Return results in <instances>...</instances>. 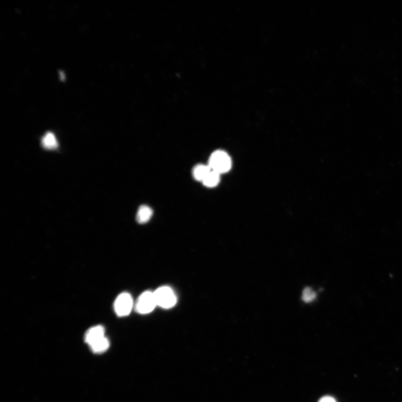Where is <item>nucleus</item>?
<instances>
[{
  "label": "nucleus",
  "mask_w": 402,
  "mask_h": 402,
  "mask_svg": "<svg viewBox=\"0 0 402 402\" xmlns=\"http://www.w3.org/2000/svg\"><path fill=\"white\" fill-rule=\"evenodd\" d=\"M208 165L211 170L221 175L231 170L232 166V159L225 152L216 151L211 155Z\"/></svg>",
  "instance_id": "f257e3e1"
},
{
  "label": "nucleus",
  "mask_w": 402,
  "mask_h": 402,
  "mask_svg": "<svg viewBox=\"0 0 402 402\" xmlns=\"http://www.w3.org/2000/svg\"><path fill=\"white\" fill-rule=\"evenodd\" d=\"M157 306L168 309L173 307L177 303V297L170 287H160L154 292Z\"/></svg>",
  "instance_id": "f03ea898"
},
{
  "label": "nucleus",
  "mask_w": 402,
  "mask_h": 402,
  "mask_svg": "<svg viewBox=\"0 0 402 402\" xmlns=\"http://www.w3.org/2000/svg\"><path fill=\"white\" fill-rule=\"evenodd\" d=\"M157 306L154 292H143L137 299L135 304L136 311L141 314H147L153 311Z\"/></svg>",
  "instance_id": "7ed1b4c3"
},
{
  "label": "nucleus",
  "mask_w": 402,
  "mask_h": 402,
  "mask_svg": "<svg viewBox=\"0 0 402 402\" xmlns=\"http://www.w3.org/2000/svg\"><path fill=\"white\" fill-rule=\"evenodd\" d=\"M133 307V298L128 293L120 295L114 303V311L120 317L129 314Z\"/></svg>",
  "instance_id": "20e7f679"
},
{
  "label": "nucleus",
  "mask_w": 402,
  "mask_h": 402,
  "mask_svg": "<svg viewBox=\"0 0 402 402\" xmlns=\"http://www.w3.org/2000/svg\"><path fill=\"white\" fill-rule=\"evenodd\" d=\"M105 329L102 326H97L90 329L85 335V342L91 346L105 336Z\"/></svg>",
  "instance_id": "39448f33"
},
{
  "label": "nucleus",
  "mask_w": 402,
  "mask_h": 402,
  "mask_svg": "<svg viewBox=\"0 0 402 402\" xmlns=\"http://www.w3.org/2000/svg\"><path fill=\"white\" fill-rule=\"evenodd\" d=\"M153 214L152 209L149 206H141L137 212L136 220L139 223H146L151 220Z\"/></svg>",
  "instance_id": "423d86ee"
},
{
  "label": "nucleus",
  "mask_w": 402,
  "mask_h": 402,
  "mask_svg": "<svg viewBox=\"0 0 402 402\" xmlns=\"http://www.w3.org/2000/svg\"><path fill=\"white\" fill-rule=\"evenodd\" d=\"M211 170L209 165L199 164L193 168V176L195 180L203 182Z\"/></svg>",
  "instance_id": "0eeeda50"
},
{
  "label": "nucleus",
  "mask_w": 402,
  "mask_h": 402,
  "mask_svg": "<svg viewBox=\"0 0 402 402\" xmlns=\"http://www.w3.org/2000/svg\"><path fill=\"white\" fill-rule=\"evenodd\" d=\"M42 145L43 148L48 150H53L59 147V142L57 141L54 134L51 132H48L43 137Z\"/></svg>",
  "instance_id": "6e6552de"
},
{
  "label": "nucleus",
  "mask_w": 402,
  "mask_h": 402,
  "mask_svg": "<svg viewBox=\"0 0 402 402\" xmlns=\"http://www.w3.org/2000/svg\"><path fill=\"white\" fill-rule=\"evenodd\" d=\"M90 348L94 353L100 354L107 351L110 347V342L106 337H103L99 341L92 344Z\"/></svg>",
  "instance_id": "1a4fd4ad"
},
{
  "label": "nucleus",
  "mask_w": 402,
  "mask_h": 402,
  "mask_svg": "<svg viewBox=\"0 0 402 402\" xmlns=\"http://www.w3.org/2000/svg\"><path fill=\"white\" fill-rule=\"evenodd\" d=\"M220 174L212 170L210 174L205 178L203 183L206 187L212 188L217 186L220 182Z\"/></svg>",
  "instance_id": "9d476101"
},
{
  "label": "nucleus",
  "mask_w": 402,
  "mask_h": 402,
  "mask_svg": "<svg viewBox=\"0 0 402 402\" xmlns=\"http://www.w3.org/2000/svg\"><path fill=\"white\" fill-rule=\"evenodd\" d=\"M317 298V294L311 289L307 287L302 293V300L306 303L312 302Z\"/></svg>",
  "instance_id": "9b49d317"
},
{
  "label": "nucleus",
  "mask_w": 402,
  "mask_h": 402,
  "mask_svg": "<svg viewBox=\"0 0 402 402\" xmlns=\"http://www.w3.org/2000/svg\"><path fill=\"white\" fill-rule=\"evenodd\" d=\"M319 402H336V400L330 397H325L321 398Z\"/></svg>",
  "instance_id": "f8f14e48"
}]
</instances>
